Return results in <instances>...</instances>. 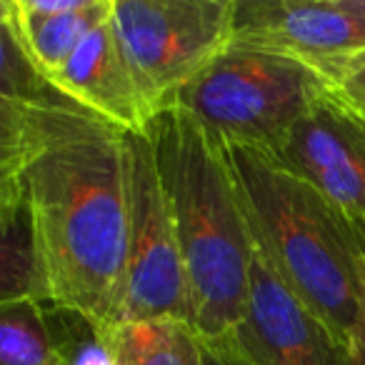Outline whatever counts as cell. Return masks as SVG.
<instances>
[{"instance_id": "9a60e30c", "label": "cell", "mask_w": 365, "mask_h": 365, "mask_svg": "<svg viewBox=\"0 0 365 365\" xmlns=\"http://www.w3.org/2000/svg\"><path fill=\"white\" fill-rule=\"evenodd\" d=\"M0 96L23 106H76L33 68L8 18L0 21Z\"/></svg>"}, {"instance_id": "52a82bcc", "label": "cell", "mask_w": 365, "mask_h": 365, "mask_svg": "<svg viewBox=\"0 0 365 365\" xmlns=\"http://www.w3.org/2000/svg\"><path fill=\"white\" fill-rule=\"evenodd\" d=\"M218 348L233 365H355L348 345L255 255L240 323Z\"/></svg>"}, {"instance_id": "30bf717a", "label": "cell", "mask_w": 365, "mask_h": 365, "mask_svg": "<svg viewBox=\"0 0 365 365\" xmlns=\"http://www.w3.org/2000/svg\"><path fill=\"white\" fill-rule=\"evenodd\" d=\"M48 83L66 101L103 118L118 130L140 133L153 118L123 61L110 18L78 43L73 56Z\"/></svg>"}, {"instance_id": "7a4b0ae2", "label": "cell", "mask_w": 365, "mask_h": 365, "mask_svg": "<svg viewBox=\"0 0 365 365\" xmlns=\"http://www.w3.org/2000/svg\"><path fill=\"white\" fill-rule=\"evenodd\" d=\"M150 140L180 245L188 323L220 343L248 303L253 240L223 140L178 106L160 108L143 130Z\"/></svg>"}, {"instance_id": "ffe728a7", "label": "cell", "mask_w": 365, "mask_h": 365, "mask_svg": "<svg viewBox=\"0 0 365 365\" xmlns=\"http://www.w3.org/2000/svg\"><path fill=\"white\" fill-rule=\"evenodd\" d=\"M350 6V11H355L358 16H363L365 18V0H345Z\"/></svg>"}, {"instance_id": "e0dca14e", "label": "cell", "mask_w": 365, "mask_h": 365, "mask_svg": "<svg viewBox=\"0 0 365 365\" xmlns=\"http://www.w3.org/2000/svg\"><path fill=\"white\" fill-rule=\"evenodd\" d=\"M323 81L328 96L365 123V53L330 68Z\"/></svg>"}, {"instance_id": "3957f363", "label": "cell", "mask_w": 365, "mask_h": 365, "mask_svg": "<svg viewBox=\"0 0 365 365\" xmlns=\"http://www.w3.org/2000/svg\"><path fill=\"white\" fill-rule=\"evenodd\" d=\"M225 153L255 255L350 350L360 300L363 225L270 153L245 145H225Z\"/></svg>"}, {"instance_id": "ac0fdd59", "label": "cell", "mask_w": 365, "mask_h": 365, "mask_svg": "<svg viewBox=\"0 0 365 365\" xmlns=\"http://www.w3.org/2000/svg\"><path fill=\"white\" fill-rule=\"evenodd\" d=\"M350 355L355 365H365V225H363V255H360V300L355 315L353 338H350Z\"/></svg>"}, {"instance_id": "6da1fadb", "label": "cell", "mask_w": 365, "mask_h": 365, "mask_svg": "<svg viewBox=\"0 0 365 365\" xmlns=\"http://www.w3.org/2000/svg\"><path fill=\"white\" fill-rule=\"evenodd\" d=\"M21 182L46 305L108 338L125 293L123 130L78 106H31Z\"/></svg>"}, {"instance_id": "8992f818", "label": "cell", "mask_w": 365, "mask_h": 365, "mask_svg": "<svg viewBox=\"0 0 365 365\" xmlns=\"http://www.w3.org/2000/svg\"><path fill=\"white\" fill-rule=\"evenodd\" d=\"M125 293L120 323L178 318L188 323L180 245L145 133L123 130Z\"/></svg>"}, {"instance_id": "4fadbf2b", "label": "cell", "mask_w": 365, "mask_h": 365, "mask_svg": "<svg viewBox=\"0 0 365 365\" xmlns=\"http://www.w3.org/2000/svg\"><path fill=\"white\" fill-rule=\"evenodd\" d=\"M108 345L113 365H203V340L178 318L120 323Z\"/></svg>"}, {"instance_id": "9c48e42d", "label": "cell", "mask_w": 365, "mask_h": 365, "mask_svg": "<svg viewBox=\"0 0 365 365\" xmlns=\"http://www.w3.org/2000/svg\"><path fill=\"white\" fill-rule=\"evenodd\" d=\"M350 220L365 225V123L325 91L270 153Z\"/></svg>"}, {"instance_id": "7c38bea8", "label": "cell", "mask_w": 365, "mask_h": 365, "mask_svg": "<svg viewBox=\"0 0 365 365\" xmlns=\"http://www.w3.org/2000/svg\"><path fill=\"white\" fill-rule=\"evenodd\" d=\"M46 303L33 225L21 173L0 182V303L13 300Z\"/></svg>"}, {"instance_id": "8fae6325", "label": "cell", "mask_w": 365, "mask_h": 365, "mask_svg": "<svg viewBox=\"0 0 365 365\" xmlns=\"http://www.w3.org/2000/svg\"><path fill=\"white\" fill-rule=\"evenodd\" d=\"M110 8L113 0H11L8 21L33 68L51 81Z\"/></svg>"}, {"instance_id": "277c9868", "label": "cell", "mask_w": 365, "mask_h": 365, "mask_svg": "<svg viewBox=\"0 0 365 365\" xmlns=\"http://www.w3.org/2000/svg\"><path fill=\"white\" fill-rule=\"evenodd\" d=\"M323 96L325 81L315 68L233 41L178 93L173 106L190 113L225 145L275 153Z\"/></svg>"}, {"instance_id": "5b68a950", "label": "cell", "mask_w": 365, "mask_h": 365, "mask_svg": "<svg viewBox=\"0 0 365 365\" xmlns=\"http://www.w3.org/2000/svg\"><path fill=\"white\" fill-rule=\"evenodd\" d=\"M235 0H113L110 28L155 115L233 43Z\"/></svg>"}, {"instance_id": "44dd1931", "label": "cell", "mask_w": 365, "mask_h": 365, "mask_svg": "<svg viewBox=\"0 0 365 365\" xmlns=\"http://www.w3.org/2000/svg\"><path fill=\"white\" fill-rule=\"evenodd\" d=\"M11 13V0H0V21H6Z\"/></svg>"}, {"instance_id": "ba28073f", "label": "cell", "mask_w": 365, "mask_h": 365, "mask_svg": "<svg viewBox=\"0 0 365 365\" xmlns=\"http://www.w3.org/2000/svg\"><path fill=\"white\" fill-rule=\"evenodd\" d=\"M233 41L283 53L325 76L365 53V18L345 0H238Z\"/></svg>"}, {"instance_id": "5bb4252c", "label": "cell", "mask_w": 365, "mask_h": 365, "mask_svg": "<svg viewBox=\"0 0 365 365\" xmlns=\"http://www.w3.org/2000/svg\"><path fill=\"white\" fill-rule=\"evenodd\" d=\"M0 365H63L46 303H0Z\"/></svg>"}, {"instance_id": "d6986e66", "label": "cell", "mask_w": 365, "mask_h": 365, "mask_svg": "<svg viewBox=\"0 0 365 365\" xmlns=\"http://www.w3.org/2000/svg\"><path fill=\"white\" fill-rule=\"evenodd\" d=\"M203 365H233V363H230V360L225 358V355L220 353L218 348L203 343Z\"/></svg>"}, {"instance_id": "2e32d148", "label": "cell", "mask_w": 365, "mask_h": 365, "mask_svg": "<svg viewBox=\"0 0 365 365\" xmlns=\"http://www.w3.org/2000/svg\"><path fill=\"white\" fill-rule=\"evenodd\" d=\"M28 108L31 106L0 96V182L21 173L23 153H26Z\"/></svg>"}]
</instances>
